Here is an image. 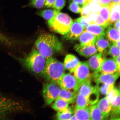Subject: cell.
I'll return each instance as SVG.
<instances>
[{
    "instance_id": "cell-13",
    "label": "cell",
    "mask_w": 120,
    "mask_h": 120,
    "mask_svg": "<svg viewBox=\"0 0 120 120\" xmlns=\"http://www.w3.org/2000/svg\"><path fill=\"white\" fill-rule=\"evenodd\" d=\"M74 49L79 54L86 58L90 57L98 52L95 45L85 46L77 44L75 45Z\"/></svg>"
},
{
    "instance_id": "cell-15",
    "label": "cell",
    "mask_w": 120,
    "mask_h": 120,
    "mask_svg": "<svg viewBox=\"0 0 120 120\" xmlns=\"http://www.w3.org/2000/svg\"><path fill=\"white\" fill-rule=\"evenodd\" d=\"M79 60L75 55L69 54L66 56L64 64L65 69L73 73L75 69L80 62Z\"/></svg>"
},
{
    "instance_id": "cell-16",
    "label": "cell",
    "mask_w": 120,
    "mask_h": 120,
    "mask_svg": "<svg viewBox=\"0 0 120 120\" xmlns=\"http://www.w3.org/2000/svg\"><path fill=\"white\" fill-rule=\"evenodd\" d=\"M96 38L94 34L85 30L79 36L78 40L81 45L91 46L95 45Z\"/></svg>"
},
{
    "instance_id": "cell-8",
    "label": "cell",
    "mask_w": 120,
    "mask_h": 120,
    "mask_svg": "<svg viewBox=\"0 0 120 120\" xmlns=\"http://www.w3.org/2000/svg\"><path fill=\"white\" fill-rule=\"evenodd\" d=\"M57 84L61 89L77 93L79 87L75 78L71 73L64 74L58 80Z\"/></svg>"
},
{
    "instance_id": "cell-20",
    "label": "cell",
    "mask_w": 120,
    "mask_h": 120,
    "mask_svg": "<svg viewBox=\"0 0 120 120\" xmlns=\"http://www.w3.org/2000/svg\"><path fill=\"white\" fill-rule=\"evenodd\" d=\"M77 93L69 90L61 89L56 99H61L65 100L69 104L74 102Z\"/></svg>"
},
{
    "instance_id": "cell-24",
    "label": "cell",
    "mask_w": 120,
    "mask_h": 120,
    "mask_svg": "<svg viewBox=\"0 0 120 120\" xmlns=\"http://www.w3.org/2000/svg\"><path fill=\"white\" fill-rule=\"evenodd\" d=\"M90 21V24L92 23L100 25L106 28L110 24L104 20L98 13L92 12L88 16Z\"/></svg>"
},
{
    "instance_id": "cell-48",
    "label": "cell",
    "mask_w": 120,
    "mask_h": 120,
    "mask_svg": "<svg viewBox=\"0 0 120 120\" xmlns=\"http://www.w3.org/2000/svg\"><path fill=\"white\" fill-rule=\"evenodd\" d=\"M112 2L116 4H120V0H112Z\"/></svg>"
},
{
    "instance_id": "cell-6",
    "label": "cell",
    "mask_w": 120,
    "mask_h": 120,
    "mask_svg": "<svg viewBox=\"0 0 120 120\" xmlns=\"http://www.w3.org/2000/svg\"><path fill=\"white\" fill-rule=\"evenodd\" d=\"M61 89L54 82H48L43 84V96L46 105H50L57 98Z\"/></svg>"
},
{
    "instance_id": "cell-2",
    "label": "cell",
    "mask_w": 120,
    "mask_h": 120,
    "mask_svg": "<svg viewBox=\"0 0 120 120\" xmlns=\"http://www.w3.org/2000/svg\"><path fill=\"white\" fill-rule=\"evenodd\" d=\"M17 59L27 69L40 75L44 70L46 59L38 51L33 49L26 57Z\"/></svg>"
},
{
    "instance_id": "cell-5",
    "label": "cell",
    "mask_w": 120,
    "mask_h": 120,
    "mask_svg": "<svg viewBox=\"0 0 120 120\" xmlns=\"http://www.w3.org/2000/svg\"><path fill=\"white\" fill-rule=\"evenodd\" d=\"M22 106L19 103L0 94V120L12 112L20 109Z\"/></svg>"
},
{
    "instance_id": "cell-4",
    "label": "cell",
    "mask_w": 120,
    "mask_h": 120,
    "mask_svg": "<svg viewBox=\"0 0 120 120\" xmlns=\"http://www.w3.org/2000/svg\"><path fill=\"white\" fill-rule=\"evenodd\" d=\"M73 23L72 19L68 15L60 12L48 21V24L51 30L64 35L69 31Z\"/></svg>"
},
{
    "instance_id": "cell-21",
    "label": "cell",
    "mask_w": 120,
    "mask_h": 120,
    "mask_svg": "<svg viewBox=\"0 0 120 120\" xmlns=\"http://www.w3.org/2000/svg\"><path fill=\"white\" fill-rule=\"evenodd\" d=\"M85 30L94 34L96 37L106 36L104 27L96 24H90Z\"/></svg>"
},
{
    "instance_id": "cell-45",
    "label": "cell",
    "mask_w": 120,
    "mask_h": 120,
    "mask_svg": "<svg viewBox=\"0 0 120 120\" xmlns=\"http://www.w3.org/2000/svg\"><path fill=\"white\" fill-rule=\"evenodd\" d=\"M113 27L116 29L120 30V21L118 20L114 23Z\"/></svg>"
},
{
    "instance_id": "cell-43",
    "label": "cell",
    "mask_w": 120,
    "mask_h": 120,
    "mask_svg": "<svg viewBox=\"0 0 120 120\" xmlns=\"http://www.w3.org/2000/svg\"><path fill=\"white\" fill-rule=\"evenodd\" d=\"M98 2L102 6H109L112 2V0H98Z\"/></svg>"
},
{
    "instance_id": "cell-35",
    "label": "cell",
    "mask_w": 120,
    "mask_h": 120,
    "mask_svg": "<svg viewBox=\"0 0 120 120\" xmlns=\"http://www.w3.org/2000/svg\"><path fill=\"white\" fill-rule=\"evenodd\" d=\"M45 0H29V5L31 7L40 9L44 6Z\"/></svg>"
},
{
    "instance_id": "cell-22",
    "label": "cell",
    "mask_w": 120,
    "mask_h": 120,
    "mask_svg": "<svg viewBox=\"0 0 120 120\" xmlns=\"http://www.w3.org/2000/svg\"><path fill=\"white\" fill-rule=\"evenodd\" d=\"M106 28V37L109 41L112 43L120 40V30L109 25Z\"/></svg>"
},
{
    "instance_id": "cell-37",
    "label": "cell",
    "mask_w": 120,
    "mask_h": 120,
    "mask_svg": "<svg viewBox=\"0 0 120 120\" xmlns=\"http://www.w3.org/2000/svg\"><path fill=\"white\" fill-rule=\"evenodd\" d=\"M82 8L79 4L73 2L70 3L68 7L70 11L76 13H80Z\"/></svg>"
},
{
    "instance_id": "cell-10",
    "label": "cell",
    "mask_w": 120,
    "mask_h": 120,
    "mask_svg": "<svg viewBox=\"0 0 120 120\" xmlns=\"http://www.w3.org/2000/svg\"><path fill=\"white\" fill-rule=\"evenodd\" d=\"M84 30V28L82 25L75 21L73 22L69 31L61 37V40L64 41L73 42L78 40L79 36Z\"/></svg>"
},
{
    "instance_id": "cell-30",
    "label": "cell",
    "mask_w": 120,
    "mask_h": 120,
    "mask_svg": "<svg viewBox=\"0 0 120 120\" xmlns=\"http://www.w3.org/2000/svg\"><path fill=\"white\" fill-rule=\"evenodd\" d=\"M100 92L98 87L96 85L94 89L88 98L90 106L95 105L99 100Z\"/></svg>"
},
{
    "instance_id": "cell-1",
    "label": "cell",
    "mask_w": 120,
    "mask_h": 120,
    "mask_svg": "<svg viewBox=\"0 0 120 120\" xmlns=\"http://www.w3.org/2000/svg\"><path fill=\"white\" fill-rule=\"evenodd\" d=\"M35 45L38 52L47 59L60 52L62 48V43L58 38L50 34H40L36 41Z\"/></svg>"
},
{
    "instance_id": "cell-50",
    "label": "cell",
    "mask_w": 120,
    "mask_h": 120,
    "mask_svg": "<svg viewBox=\"0 0 120 120\" xmlns=\"http://www.w3.org/2000/svg\"><path fill=\"white\" fill-rule=\"evenodd\" d=\"M98 0H88V4L93 1H96L98 2Z\"/></svg>"
},
{
    "instance_id": "cell-47",
    "label": "cell",
    "mask_w": 120,
    "mask_h": 120,
    "mask_svg": "<svg viewBox=\"0 0 120 120\" xmlns=\"http://www.w3.org/2000/svg\"><path fill=\"white\" fill-rule=\"evenodd\" d=\"M113 45L117 46L120 48V40L118 41L114 42L112 43Z\"/></svg>"
},
{
    "instance_id": "cell-41",
    "label": "cell",
    "mask_w": 120,
    "mask_h": 120,
    "mask_svg": "<svg viewBox=\"0 0 120 120\" xmlns=\"http://www.w3.org/2000/svg\"><path fill=\"white\" fill-rule=\"evenodd\" d=\"M92 13L90 9L88 4L82 7V11L80 13L82 16H88Z\"/></svg>"
},
{
    "instance_id": "cell-44",
    "label": "cell",
    "mask_w": 120,
    "mask_h": 120,
    "mask_svg": "<svg viewBox=\"0 0 120 120\" xmlns=\"http://www.w3.org/2000/svg\"><path fill=\"white\" fill-rule=\"evenodd\" d=\"M56 0H45V7L49 8L52 7V6Z\"/></svg>"
},
{
    "instance_id": "cell-11",
    "label": "cell",
    "mask_w": 120,
    "mask_h": 120,
    "mask_svg": "<svg viewBox=\"0 0 120 120\" xmlns=\"http://www.w3.org/2000/svg\"><path fill=\"white\" fill-rule=\"evenodd\" d=\"M117 72L112 74H103L92 76L96 84L102 83L110 85L114 84L116 81L119 77L120 74Z\"/></svg>"
},
{
    "instance_id": "cell-39",
    "label": "cell",
    "mask_w": 120,
    "mask_h": 120,
    "mask_svg": "<svg viewBox=\"0 0 120 120\" xmlns=\"http://www.w3.org/2000/svg\"><path fill=\"white\" fill-rule=\"evenodd\" d=\"M109 116L110 119L120 120V109H111Z\"/></svg>"
},
{
    "instance_id": "cell-9",
    "label": "cell",
    "mask_w": 120,
    "mask_h": 120,
    "mask_svg": "<svg viewBox=\"0 0 120 120\" xmlns=\"http://www.w3.org/2000/svg\"><path fill=\"white\" fill-rule=\"evenodd\" d=\"M118 72V69L115 60L112 58H106L98 69L94 71L92 76L103 74H112Z\"/></svg>"
},
{
    "instance_id": "cell-28",
    "label": "cell",
    "mask_w": 120,
    "mask_h": 120,
    "mask_svg": "<svg viewBox=\"0 0 120 120\" xmlns=\"http://www.w3.org/2000/svg\"><path fill=\"white\" fill-rule=\"evenodd\" d=\"M60 11L54 9H49L38 11L36 14L46 20L49 21L56 15Z\"/></svg>"
},
{
    "instance_id": "cell-19",
    "label": "cell",
    "mask_w": 120,
    "mask_h": 120,
    "mask_svg": "<svg viewBox=\"0 0 120 120\" xmlns=\"http://www.w3.org/2000/svg\"><path fill=\"white\" fill-rule=\"evenodd\" d=\"M110 9L109 23L111 24L120 20V4L112 2L109 6Z\"/></svg>"
},
{
    "instance_id": "cell-27",
    "label": "cell",
    "mask_w": 120,
    "mask_h": 120,
    "mask_svg": "<svg viewBox=\"0 0 120 120\" xmlns=\"http://www.w3.org/2000/svg\"><path fill=\"white\" fill-rule=\"evenodd\" d=\"M76 106L75 109L85 108L89 106L88 99L82 94L77 93L75 99Z\"/></svg>"
},
{
    "instance_id": "cell-7",
    "label": "cell",
    "mask_w": 120,
    "mask_h": 120,
    "mask_svg": "<svg viewBox=\"0 0 120 120\" xmlns=\"http://www.w3.org/2000/svg\"><path fill=\"white\" fill-rule=\"evenodd\" d=\"M73 73L77 81L79 87L82 83L90 78L92 76L90 73L88 61H80Z\"/></svg>"
},
{
    "instance_id": "cell-17",
    "label": "cell",
    "mask_w": 120,
    "mask_h": 120,
    "mask_svg": "<svg viewBox=\"0 0 120 120\" xmlns=\"http://www.w3.org/2000/svg\"><path fill=\"white\" fill-rule=\"evenodd\" d=\"M96 105L102 113L108 119L112 107L107 97L106 96L98 100Z\"/></svg>"
},
{
    "instance_id": "cell-46",
    "label": "cell",
    "mask_w": 120,
    "mask_h": 120,
    "mask_svg": "<svg viewBox=\"0 0 120 120\" xmlns=\"http://www.w3.org/2000/svg\"><path fill=\"white\" fill-rule=\"evenodd\" d=\"M114 59L116 61L118 68L120 70V56H118Z\"/></svg>"
},
{
    "instance_id": "cell-23",
    "label": "cell",
    "mask_w": 120,
    "mask_h": 120,
    "mask_svg": "<svg viewBox=\"0 0 120 120\" xmlns=\"http://www.w3.org/2000/svg\"><path fill=\"white\" fill-rule=\"evenodd\" d=\"M74 114L77 120H90V106L75 109Z\"/></svg>"
},
{
    "instance_id": "cell-31",
    "label": "cell",
    "mask_w": 120,
    "mask_h": 120,
    "mask_svg": "<svg viewBox=\"0 0 120 120\" xmlns=\"http://www.w3.org/2000/svg\"><path fill=\"white\" fill-rule=\"evenodd\" d=\"M98 14L104 19L105 21L109 23L110 9L109 6H101L99 12Z\"/></svg>"
},
{
    "instance_id": "cell-42",
    "label": "cell",
    "mask_w": 120,
    "mask_h": 120,
    "mask_svg": "<svg viewBox=\"0 0 120 120\" xmlns=\"http://www.w3.org/2000/svg\"><path fill=\"white\" fill-rule=\"evenodd\" d=\"M70 1L79 4L82 8L88 4V0H70Z\"/></svg>"
},
{
    "instance_id": "cell-36",
    "label": "cell",
    "mask_w": 120,
    "mask_h": 120,
    "mask_svg": "<svg viewBox=\"0 0 120 120\" xmlns=\"http://www.w3.org/2000/svg\"><path fill=\"white\" fill-rule=\"evenodd\" d=\"M75 21L80 23L84 28L85 29L90 23L88 16H82L76 19Z\"/></svg>"
},
{
    "instance_id": "cell-49",
    "label": "cell",
    "mask_w": 120,
    "mask_h": 120,
    "mask_svg": "<svg viewBox=\"0 0 120 120\" xmlns=\"http://www.w3.org/2000/svg\"><path fill=\"white\" fill-rule=\"evenodd\" d=\"M70 120H77V119L76 116L74 114L70 118Z\"/></svg>"
},
{
    "instance_id": "cell-33",
    "label": "cell",
    "mask_w": 120,
    "mask_h": 120,
    "mask_svg": "<svg viewBox=\"0 0 120 120\" xmlns=\"http://www.w3.org/2000/svg\"><path fill=\"white\" fill-rule=\"evenodd\" d=\"M108 54L114 59L120 56V48L114 45H111Z\"/></svg>"
},
{
    "instance_id": "cell-18",
    "label": "cell",
    "mask_w": 120,
    "mask_h": 120,
    "mask_svg": "<svg viewBox=\"0 0 120 120\" xmlns=\"http://www.w3.org/2000/svg\"><path fill=\"white\" fill-rule=\"evenodd\" d=\"M92 78L84 82L79 87L77 93L82 94L87 98L94 90L95 88L91 83Z\"/></svg>"
},
{
    "instance_id": "cell-34",
    "label": "cell",
    "mask_w": 120,
    "mask_h": 120,
    "mask_svg": "<svg viewBox=\"0 0 120 120\" xmlns=\"http://www.w3.org/2000/svg\"><path fill=\"white\" fill-rule=\"evenodd\" d=\"M66 3V0H56L52 6V8L60 11L64 8Z\"/></svg>"
},
{
    "instance_id": "cell-32",
    "label": "cell",
    "mask_w": 120,
    "mask_h": 120,
    "mask_svg": "<svg viewBox=\"0 0 120 120\" xmlns=\"http://www.w3.org/2000/svg\"><path fill=\"white\" fill-rule=\"evenodd\" d=\"M100 93L106 96L115 88L114 84L110 85L102 83L96 84Z\"/></svg>"
},
{
    "instance_id": "cell-29",
    "label": "cell",
    "mask_w": 120,
    "mask_h": 120,
    "mask_svg": "<svg viewBox=\"0 0 120 120\" xmlns=\"http://www.w3.org/2000/svg\"><path fill=\"white\" fill-rule=\"evenodd\" d=\"M52 104V107L54 110L59 112L68 107L69 103L61 99H56Z\"/></svg>"
},
{
    "instance_id": "cell-14",
    "label": "cell",
    "mask_w": 120,
    "mask_h": 120,
    "mask_svg": "<svg viewBox=\"0 0 120 120\" xmlns=\"http://www.w3.org/2000/svg\"><path fill=\"white\" fill-rule=\"evenodd\" d=\"M105 36L97 37L95 45L99 52L106 55L111 45L109 40Z\"/></svg>"
},
{
    "instance_id": "cell-25",
    "label": "cell",
    "mask_w": 120,
    "mask_h": 120,
    "mask_svg": "<svg viewBox=\"0 0 120 120\" xmlns=\"http://www.w3.org/2000/svg\"><path fill=\"white\" fill-rule=\"evenodd\" d=\"M90 106V120L108 119V118L102 113L96 104Z\"/></svg>"
},
{
    "instance_id": "cell-38",
    "label": "cell",
    "mask_w": 120,
    "mask_h": 120,
    "mask_svg": "<svg viewBox=\"0 0 120 120\" xmlns=\"http://www.w3.org/2000/svg\"><path fill=\"white\" fill-rule=\"evenodd\" d=\"M88 4L92 13H98L101 7V6L98 2L96 1H93Z\"/></svg>"
},
{
    "instance_id": "cell-26",
    "label": "cell",
    "mask_w": 120,
    "mask_h": 120,
    "mask_svg": "<svg viewBox=\"0 0 120 120\" xmlns=\"http://www.w3.org/2000/svg\"><path fill=\"white\" fill-rule=\"evenodd\" d=\"M75 109L71 107H69L64 110L58 112L56 114V118L58 120H70L74 114Z\"/></svg>"
},
{
    "instance_id": "cell-40",
    "label": "cell",
    "mask_w": 120,
    "mask_h": 120,
    "mask_svg": "<svg viewBox=\"0 0 120 120\" xmlns=\"http://www.w3.org/2000/svg\"><path fill=\"white\" fill-rule=\"evenodd\" d=\"M0 43L10 46L12 42L10 38L0 32Z\"/></svg>"
},
{
    "instance_id": "cell-3",
    "label": "cell",
    "mask_w": 120,
    "mask_h": 120,
    "mask_svg": "<svg viewBox=\"0 0 120 120\" xmlns=\"http://www.w3.org/2000/svg\"><path fill=\"white\" fill-rule=\"evenodd\" d=\"M65 70L63 63L51 57L46 60L44 70L40 76L46 82L57 83L65 73Z\"/></svg>"
},
{
    "instance_id": "cell-12",
    "label": "cell",
    "mask_w": 120,
    "mask_h": 120,
    "mask_svg": "<svg viewBox=\"0 0 120 120\" xmlns=\"http://www.w3.org/2000/svg\"><path fill=\"white\" fill-rule=\"evenodd\" d=\"M106 55L105 54L99 52L91 56L88 61L90 69L94 71L98 69L106 58Z\"/></svg>"
}]
</instances>
